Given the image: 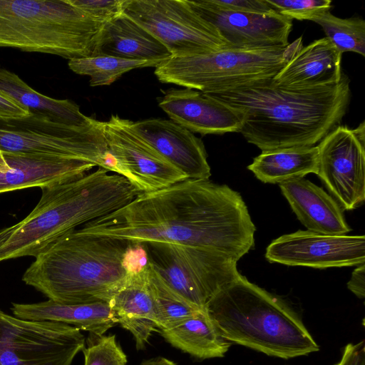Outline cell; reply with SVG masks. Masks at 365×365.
Wrapping results in <instances>:
<instances>
[{"label": "cell", "instance_id": "obj_1", "mask_svg": "<svg viewBox=\"0 0 365 365\" xmlns=\"http://www.w3.org/2000/svg\"><path fill=\"white\" fill-rule=\"evenodd\" d=\"M255 230L240 194L209 179H187L139 193L124 207L77 230L133 243L202 247L237 261L254 247Z\"/></svg>", "mask_w": 365, "mask_h": 365}, {"label": "cell", "instance_id": "obj_2", "mask_svg": "<svg viewBox=\"0 0 365 365\" xmlns=\"http://www.w3.org/2000/svg\"><path fill=\"white\" fill-rule=\"evenodd\" d=\"M240 112V133L262 151L312 146L339 125L351 98L350 80L343 73L334 85L292 88L273 78L209 94Z\"/></svg>", "mask_w": 365, "mask_h": 365}, {"label": "cell", "instance_id": "obj_3", "mask_svg": "<svg viewBox=\"0 0 365 365\" xmlns=\"http://www.w3.org/2000/svg\"><path fill=\"white\" fill-rule=\"evenodd\" d=\"M41 189L32 211L0 230V262L35 257L76 227L118 210L139 194L126 178L100 167Z\"/></svg>", "mask_w": 365, "mask_h": 365}, {"label": "cell", "instance_id": "obj_4", "mask_svg": "<svg viewBox=\"0 0 365 365\" xmlns=\"http://www.w3.org/2000/svg\"><path fill=\"white\" fill-rule=\"evenodd\" d=\"M130 244L75 230L36 256L22 280L57 302H109L126 279L123 259Z\"/></svg>", "mask_w": 365, "mask_h": 365}, {"label": "cell", "instance_id": "obj_5", "mask_svg": "<svg viewBox=\"0 0 365 365\" xmlns=\"http://www.w3.org/2000/svg\"><path fill=\"white\" fill-rule=\"evenodd\" d=\"M206 309L232 344L282 359L319 350L301 317L285 300L242 275L216 294Z\"/></svg>", "mask_w": 365, "mask_h": 365}, {"label": "cell", "instance_id": "obj_6", "mask_svg": "<svg viewBox=\"0 0 365 365\" xmlns=\"http://www.w3.org/2000/svg\"><path fill=\"white\" fill-rule=\"evenodd\" d=\"M104 25L68 0H0V47L69 60L93 56Z\"/></svg>", "mask_w": 365, "mask_h": 365}, {"label": "cell", "instance_id": "obj_7", "mask_svg": "<svg viewBox=\"0 0 365 365\" xmlns=\"http://www.w3.org/2000/svg\"><path fill=\"white\" fill-rule=\"evenodd\" d=\"M303 47L302 36L282 46L226 48L206 53L171 56L155 69L159 81L218 93L249 82L274 78Z\"/></svg>", "mask_w": 365, "mask_h": 365}, {"label": "cell", "instance_id": "obj_8", "mask_svg": "<svg viewBox=\"0 0 365 365\" xmlns=\"http://www.w3.org/2000/svg\"><path fill=\"white\" fill-rule=\"evenodd\" d=\"M0 150L79 160L116 173L118 164L109 151L97 120L88 126L70 125L49 116L30 113L25 117L0 116Z\"/></svg>", "mask_w": 365, "mask_h": 365}, {"label": "cell", "instance_id": "obj_9", "mask_svg": "<svg viewBox=\"0 0 365 365\" xmlns=\"http://www.w3.org/2000/svg\"><path fill=\"white\" fill-rule=\"evenodd\" d=\"M148 262L170 287L192 306L207 302L241 274L237 260L220 252L167 242L143 243Z\"/></svg>", "mask_w": 365, "mask_h": 365}, {"label": "cell", "instance_id": "obj_10", "mask_svg": "<svg viewBox=\"0 0 365 365\" xmlns=\"http://www.w3.org/2000/svg\"><path fill=\"white\" fill-rule=\"evenodd\" d=\"M180 57L232 47L187 0H129L123 13Z\"/></svg>", "mask_w": 365, "mask_h": 365}, {"label": "cell", "instance_id": "obj_11", "mask_svg": "<svg viewBox=\"0 0 365 365\" xmlns=\"http://www.w3.org/2000/svg\"><path fill=\"white\" fill-rule=\"evenodd\" d=\"M85 342L75 327L23 319L0 310V365H71Z\"/></svg>", "mask_w": 365, "mask_h": 365}, {"label": "cell", "instance_id": "obj_12", "mask_svg": "<svg viewBox=\"0 0 365 365\" xmlns=\"http://www.w3.org/2000/svg\"><path fill=\"white\" fill-rule=\"evenodd\" d=\"M317 175L342 210L365 200V121L356 128L339 125L318 144Z\"/></svg>", "mask_w": 365, "mask_h": 365}, {"label": "cell", "instance_id": "obj_13", "mask_svg": "<svg viewBox=\"0 0 365 365\" xmlns=\"http://www.w3.org/2000/svg\"><path fill=\"white\" fill-rule=\"evenodd\" d=\"M131 121L113 115L103 122L107 147L120 175L139 192H149L189 179L131 128Z\"/></svg>", "mask_w": 365, "mask_h": 365}, {"label": "cell", "instance_id": "obj_14", "mask_svg": "<svg viewBox=\"0 0 365 365\" xmlns=\"http://www.w3.org/2000/svg\"><path fill=\"white\" fill-rule=\"evenodd\" d=\"M269 262L313 268L359 266L365 262L364 235H331L298 230L267 247Z\"/></svg>", "mask_w": 365, "mask_h": 365}, {"label": "cell", "instance_id": "obj_15", "mask_svg": "<svg viewBox=\"0 0 365 365\" xmlns=\"http://www.w3.org/2000/svg\"><path fill=\"white\" fill-rule=\"evenodd\" d=\"M188 3L199 15L213 24L233 48H263L289 43L293 20L274 9L264 13L240 12L220 8L210 0Z\"/></svg>", "mask_w": 365, "mask_h": 365}, {"label": "cell", "instance_id": "obj_16", "mask_svg": "<svg viewBox=\"0 0 365 365\" xmlns=\"http://www.w3.org/2000/svg\"><path fill=\"white\" fill-rule=\"evenodd\" d=\"M159 106L171 120L202 135L239 133L242 115L209 94L190 89L168 90Z\"/></svg>", "mask_w": 365, "mask_h": 365}, {"label": "cell", "instance_id": "obj_17", "mask_svg": "<svg viewBox=\"0 0 365 365\" xmlns=\"http://www.w3.org/2000/svg\"><path fill=\"white\" fill-rule=\"evenodd\" d=\"M133 130L189 179L208 180L210 167L203 142L171 120L150 118L130 123Z\"/></svg>", "mask_w": 365, "mask_h": 365}, {"label": "cell", "instance_id": "obj_18", "mask_svg": "<svg viewBox=\"0 0 365 365\" xmlns=\"http://www.w3.org/2000/svg\"><path fill=\"white\" fill-rule=\"evenodd\" d=\"M148 265L138 273L127 275L123 285L109 302L116 324L133 334L138 349L145 348L153 332L162 329Z\"/></svg>", "mask_w": 365, "mask_h": 365}, {"label": "cell", "instance_id": "obj_19", "mask_svg": "<svg viewBox=\"0 0 365 365\" xmlns=\"http://www.w3.org/2000/svg\"><path fill=\"white\" fill-rule=\"evenodd\" d=\"M10 169L0 172V194L43 187L85 175L96 165L59 157L3 153Z\"/></svg>", "mask_w": 365, "mask_h": 365}, {"label": "cell", "instance_id": "obj_20", "mask_svg": "<svg viewBox=\"0 0 365 365\" xmlns=\"http://www.w3.org/2000/svg\"><path fill=\"white\" fill-rule=\"evenodd\" d=\"M292 211L307 230L324 235H341L351 229L335 199L304 178L279 184Z\"/></svg>", "mask_w": 365, "mask_h": 365}, {"label": "cell", "instance_id": "obj_21", "mask_svg": "<svg viewBox=\"0 0 365 365\" xmlns=\"http://www.w3.org/2000/svg\"><path fill=\"white\" fill-rule=\"evenodd\" d=\"M342 53L326 37L303 46L273 78L284 87L312 88L338 83Z\"/></svg>", "mask_w": 365, "mask_h": 365}, {"label": "cell", "instance_id": "obj_22", "mask_svg": "<svg viewBox=\"0 0 365 365\" xmlns=\"http://www.w3.org/2000/svg\"><path fill=\"white\" fill-rule=\"evenodd\" d=\"M11 309L20 319L66 324L96 335L104 334L116 324L106 302L65 304L48 299L33 304L13 303Z\"/></svg>", "mask_w": 365, "mask_h": 365}, {"label": "cell", "instance_id": "obj_23", "mask_svg": "<svg viewBox=\"0 0 365 365\" xmlns=\"http://www.w3.org/2000/svg\"><path fill=\"white\" fill-rule=\"evenodd\" d=\"M133 60L165 61L170 51L124 14L103 26L95 55Z\"/></svg>", "mask_w": 365, "mask_h": 365}, {"label": "cell", "instance_id": "obj_24", "mask_svg": "<svg viewBox=\"0 0 365 365\" xmlns=\"http://www.w3.org/2000/svg\"><path fill=\"white\" fill-rule=\"evenodd\" d=\"M158 331L172 346L199 359L222 358L232 346L206 308Z\"/></svg>", "mask_w": 365, "mask_h": 365}, {"label": "cell", "instance_id": "obj_25", "mask_svg": "<svg viewBox=\"0 0 365 365\" xmlns=\"http://www.w3.org/2000/svg\"><path fill=\"white\" fill-rule=\"evenodd\" d=\"M0 94L29 113L43 114L70 125L88 126L97 120L83 114L74 102L52 98L32 89L16 74L0 68Z\"/></svg>", "mask_w": 365, "mask_h": 365}, {"label": "cell", "instance_id": "obj_26", "mask_svg": "<svg viewBox=\"0 0 365 365\" xmlns=\"http://www.w3.org/2000/svg\"><path fill=\"white\" fill-rule=\"evenodd\" d=\"M318 160L317 146H294L262 151L247 169L262 182L279 184L309 173L317 174Z\"/></svg>", "mask_w": 365, "mask_h": 365}, {"label": "cell", "instance_id": "obj_27", "mask_svg": "<svg viewBox=\"0 0 365 365\" xmlns=\"http://www.w3.org/2000/svg\"><path fill=\"white\" fill-rule=\"evenodd\" d=\"M163 61L133 60L108 55L70 59L68 67L77 74L88 76L90 86H108L135 68L157 67Z\"/></svg>", "mask_w": 365, "mask_h": 365}, {"label": "cell", "instance_id": "obj_28", "mask_svg": "<svg viewBox=\"0 0 365 365\" xmlns=\"http://www.w3.org/2000/svg\"><path fill=\"white\" fill-rule=\"evenodd\" d=\"M314 22L321 26L327 38L341 53L354 52L365 56V21L360 17L341 19L329 11Z\"/></svg>", "mask_w": 365, "mask_h": 365}, {"label": "cell", "instance_id": "obj_29", "mask_svg": "<svg viewBox=\"0 0 365 365\" xmlns=\"http://www.w3.org/2000/svg\"><path fill=\"white\" fill-rule=\"evenodd\" d=\"M148 269L149 283L162 321L161 329L170 328L191 317L197 311L204 309L192 306L180 297L170 287L149 262Z\"/></svg>", "mask_w": 365, "mask_h": 365}, {"label": "cell", "instance_id": "obj_30", "mask_svg": "<svg viewBox=\"0 0 365 365\" xmlns=\"http://www.w3.org/2000/svg\"><path fill=\"white\" fill-rule=\"evenodd\" d=\"M84 365H125L127 357L115 335L90 334L83 349Z\"/></svg>", "mask_w": 365, "mask_h": 365}, {"label": "cell", "instance_id": "obj_31", "mask_svg": "<svg viewBox=\"0 0 365 365\" xmlns=\"http://www.w3.org/2000/svg\"><path fill=\"white\" fill-rule=\"evenodd\" d=\"M280 14L299 21H314L331 8V0H266Z\"/></svg>", "mask_w": 365, "mask_h": 365}, {"label": "cell", "instance_id": "obj_32", "mask_svg": "<svg viewBox=\"0 0 365 365\" xmlns=\"http://www.w3.org/2000/svg\"><path fill=\"white\" fill-rule=\"evenodd\" d=\"M93 20L106 24L123 14L129 0H68Z\"/></svg>", "mask_w": 365, "mask_h": 365}, {"label": "cell", "instance_id": "obj_33", "mask_svg": "<svg viewBox=\"0 0 365 365\" xmlns=\"http://www.w3.org/2000/svg\"><path fill=\"white\" fill-rule=\"evenodd\" d=\"M148 263L146 250L143 243L130 242L123 259L127 275L133 274L143 269Z\"/></svg>", "mask_w": 365, "mask_h": 365}, {"label": "cell", "instance_id": "obj_34", "mask_svg": "<svg viewBox=\"0 0 365 365\" xmlns=\"http://www.w3.org/2000/svg\"><path fill=\"white\" fill-rule=\"evenodd\" d=\"M215 5L230 11L240 12H268L272 9L266 0H210Z\"/></svg>", "mask_w": 365, "mask_h": 365}, {"label": "cell", "instance_id": "obj_35", "mask_svg": "<svg viewBox=\"0 0 365 365\" xmlns=\"http://www.w3.org/2000/svg\"><path fill=\"white\" fill-rule=\"evenodd\" d=\"M334 365H365L364 340L346 344L339 361Z\"/></svg>", "mask_w": 365, "mask_h": 365}, {"label": "cell", "instance_id": "obj_36", "mask_svg": "<svg viewBox=\"0 0 365 365\" xmlns=\"http://www.w3.org/2000/svg\"><path fill=\"white\" fill-rule=\"evenodd\" d=\"M365 264H361L354 269L347 283V288L359 299L365 297Z\"/></svg>", "mask_w": 365, "mask_h": 365}, {"label": "cell", "instance_id": "obj_37", "mask_svg": "<svg viewBox=\"0 0 365 365\" xmlns=\"http://www.w3.org/2000/svg\"><path fill=\"white\" fill-rule=\"evenodd\" d=\"M30 113L14 101L0 94V116L10 118L25 117Z\"/></svg>", "mask_w": 365, "mask_h": 365}, {"label": "cell", "instance_id": "obj_38", "mask_svg": "<svg viewBox=\"0 0 365 365\" xmlns=\"http://www.w3.org/2000/svg\"><path fill=\"white\" fill-rule=\"evenodd\" d=\"M140 365H176V364L164 357H156L145 360Z\"/></svg>", "mask_w": 365, "mask_h": 365}, {"label": "cell", "instance_id": "obj_39", "mask_svg": "<svg viewBox=\"0 0 365 365\" xmlns=\"http://www.w3.org/2000/svg\"><path fill=\"white\" fill-rule=\"evenodd\" d=\"M10 169L6 160L4 158V153L0 150V172L5 173Z\"/></svg>", "mask_w": 365, "mask_h": 365}]
</instances>
